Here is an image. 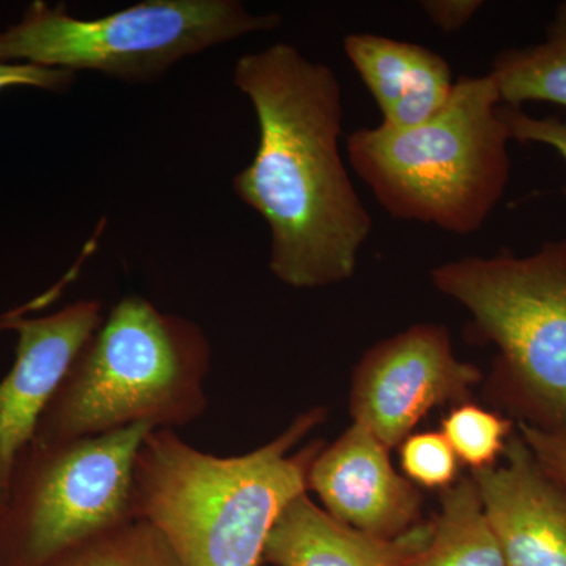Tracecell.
Wrapping results in <instances>:
<instances>
[{
    "label": "cell",
    "mask_w": 566,
    "mask_h": 566,
    "mask_svg": "<svg viewBox=\"0 0 566 566\" xmlns=\"http://www.w3.org/2000/svg\"><path fill=\"white\" fill-rule=\"evenodd\" d=\"M433 521L397 538H379L345 526L308 497L297 495L275 521L264 564L271 566H403L427 545Z\"/></svg>",
    "instance_id": "obj_13"
},
{
    "label": "cell",
    "mask_w": 566,
    "mask_h": 566,
    "mask_svg": "<svg viewBox=\"0 0 566 566\" xmlns=\"http://www.w3.org/2000/svg\"><path fill=\"white\" fill-rule=\"evenodd\" d=\"M502 120L509 129L510 139L520 144H539L554 148L566 163V120L547 115L534 117L523 107L501 106ZM566 196V186L564 189Z\"/></svg>",
    "instance_id": "obj_19"
},
{
    "label": "cell",
    "mask_w": 566,
    "mask_h": 566,
    "mask_svg": "<svg viewBox=\"0 0 566 566\" xmlns=\"http://www.w3.org/2000/svg\"><path fill=\"white\" fill-rule=\"evenodd\" d=\"M210 370L211 345L199 324L137 294L123 297L74 357L32 442L188 427L207 411Z\"/></svg>",
    "instance_id": "obj_3"
},
{
    "label": "cell",
    "mask_w": 566,
    "mask_h": 566,
    "mask_svg": "<svg viewBox=\"0 0 566 566\" xmlns=\"http://www.w3.org/2000/svg\"><path fill=\"white\" fill-rule=\"evenodd\" d=\"M480 381V368L455 356L446 326L417 323L364 354L349 409L354 423L392 450L438 406L465 403Z\"/></svg>",
    "instance_id": "obj_8"
},
{
    "label": "cell",
    "mask_w": 566,
    "mask_h": 566,
    "mask_svg": "<svg viewBox=\"0 0 566 566\" xmlns=\"http://www.w3.org/2000/svg\"><path fill=\"white\" fill-rule=\"evenodd\" d=\"M504 457V465L472 479L506 565L566 566V491L521 436L509 439Z\"/></svg>",
    "instance_id": "obj_11"
},
{
    "label": "cell",
    "mask_w": 566,
    "mask_h": 566,
    "mask_svg": "<svg viewBox=\"0 0 566 566\" xmlns=\"http://www.w3.org/2000/svg\"><path fill=\"white\" fill-rule=\"evenodd\" d=\"M490 74L457 81L444 109L409 129L360 128L346 136L354 172L398 221L476 233L512 177L510 134Z\"/></svg>",
    "instance_id": "obj_4"
},
{
    "label": "cell",
    "mask_w": 566,
    "mask_h": 566,
    "mask_svg": "<svg viewBox=\"0 0 566 566\" xmlns=\"http://www.w3.org/2000/svg\"><path fill=\"white\" fill-rule=\"evenodd\" d=\"M41 566H180L169 543L147 521L133 520L71 547Z\"/></svg>",
    "instance_id": "obj_16"
},
{
    "label": "cell",
    "mask_w": 566,
    "mask_h": 566,
    "mask_svg": "<svg viewBox=\"0 0 566 566\" xmlns=\"http://www.w3.org/2000/svg\"><path fill=\"white\" fill-rule=\"evenodd\" d=\"M344 50L381 109V125L387 128L409 129L431 120L455 88L449 62L420 44L349 33Z\"/></svg>",
    "instance_id": "obj_12"
},
{
    "label": "cell",
    "mask_w": 566,
    "mask_h": 566,
    "mask_svg": "<svg viewBox=\"0 0 566 566\" xmlns=\"http://www.w3.org/2000/svg\"><path fill=\"white\" fill-rule=\"evenodd\" d=\"M103 319L98 300H80L41 318L0 319V329L18 334L17 359L0 381V506L18 457L31 444L52 395Z\"/></svg>",
    "instance_id": "obj_9"
},
{
    "label": "cell",
    "mask_w": 566,
    "mask_h": 566,
    "mask_svg": "<svg viewBox=\"0 0 566 566\" xmlns=\"http://www.w3.org/2000/svg\"><path fill=\"white\" fill-rule=\"evenodd\" d=\"M468 308L476 340L499 348L495 392L534 423L566 430V240L531 255L463 256L430 271Z\"/></svg>",
    "instance_id": "obj_5"
},
{
    "label": "cell",
    "mask_w": 566,
    "mask_h": 566,
    "mask_svg": "<svg viewBox=\"0 0 566 566\" xmlns=\"http://www.w3.org/2000/svg\"><path fill=\"white\" fill-rule=\"evenodd\" d=\"M76 82V73L46 69L33 63L0 62V91L10 87H32L54 93H65Z\"/></svg>",
    "instance_id": "obj_21"
},
{
    "label": "cell",
    "mask_w": 566,
    "mask_h": 566,
    "mask_svg": "<svg viewBox=\"0 0 566 566\" xmlns=\"http://www.w3.org/2000/svg\"><path fill=\"white\" fill-rule=\"evenodd\" d=\"M282 24L238 0H145L99 18L71 17L65 3H31L0 32V62L95 71L128 84L159 80L185 59Z\"/></svg>",
    "instance_id": "obj_6"
},
{
    "label": "cell",
    "mask_w": 566,
    "mask_h": 566,
    "mask_svg": "<svg viewBox=\"0 0 566 566\" xmlns=\"http://www.w3.org/2000/svg\"><path fill=\"white\" fill-rule=\"evenodd\" d=\"M513 422L482 406L461 403L442 420V431L460 463L474 472L494 468L512 438Z\"/></svg>",
    "instance_id": "obj_17"
},
{
    "label": "cell",
    "mask_w": 566,
    "mask_h": 566,
    "mask_svg": "<svg viewBox=\"0 0 566 566\" xmlns=\"http://www.w3.org/2000/svg\"><path fill=\"white\" fill-rule=\"evenodd\" d=\"M326 419L301 412L273 441L240 457H218L175 430L145 436L134 465V520L161 532L180 566H263L286 505L307 493L322 441L294 450Z\"/></svg>",
    "instance_id": "obj_2"
},
{
    "label": "cell",
    "mask_w": 566,
    "mask_h": 566,
    "mask_svg": "<svg viewBox=\"0 0 566 566\" xmlns=\"http://www.w3.org/2000/svg\"><path fill=\"white\" fill-rule=\"evenodd\" d=\"M482 7V0H423L420 2V9L428 21L446 33L463 31Z\"/></svg>",
    "instance_id": "obj_22"
},
{
    "label": "cell",
    "mask_w": 566,
    "mask_h": 566,
    "mask_svg": "<svg viewBox=\"0 0 566 566\" xmlns=\"http://www.w3.org/2000/svg\"><path fill=\"white\" fill-rule=\"evenodd\" d=\"M307 486L334 520L364 534L397 538L420 523L422 494L395 471L389 449L359 423L323 446Z\"/></svg>",
    "instance_id": "obj_10"
},
{
    "label": "cell",
    "mask_w": 566,
    "mask_h": 566,
    "mask_svg": "<svg viewBox=\"0 0 566 566\" xmlns=\"http://www.w3.org/2000/svg\"><path fill=\"white\" fill-rule=\"evenodd\" d=\"M488 74L504 106L546 102L566 107V0L558 3L542 43L501 52Z\"/></svg>",
    "instance_id": "obj_15"
},
{
    "label": "cell",
    "mask_w": 566,
    "mask_h": 566,
    "mask_svg": "<svg viewBox=\"0 0 566 566\" xmlns=\"http://www.w3.org/2000/svg\"><path fill=\"white\" fill-rule=\"evenodd\" d=\"M520 431L543 471L566 491V430H546L523 422Z\"/></svg>",
    "instance_id": "obj_20"
},
{
    "label": "cell",
    "mask_w": 566,
    "mask_h": 566,
    "mask_svg": "<svg viewBox=\"0 0 566 566\" xmlns=\"http://www.w3.org/2000/svg\"><path fill=\"white\" fill-rule=\"evenodd\" d=\"M403 566H509L472 476L442 491L433 534Z\"/></svg>",
    "instance_id": "obj_14"
},
{
    "label": "cell",
    "mask_w": 566,
    "mask_h": 566,
    "mask_svg": "<svg viewBox=\"0 0 566 566\" xmlns=\"http://www.w3.org/2000/svg\"><path fill=\"white\" fill-rule=\"evenodd\" d=\"M233 84L259 122V147L233 188L270 227L271 273L292 289L348 281L374 218L340 151V81L281 41L241 55Z\"/></svg>",
    "instance_id": "obj_1"
},
{
    "label": "cell",
    "mask_w": 566,
    "mask_h": 566,
    "mask_svg": "<svg viewBox=\"0 0 566 566\" xmlns=\"http://www.w3.org/2000/svg\"><path fill=\"white\" fill-rule=\"evenodd\" d=\"M148 427L31 442L0 506V566H41L134 520V465Z\"/></svg>",
    "instance_id": "obj_7"
},
{
    "label": "cell",
    "mask_w": 566,
    "mask_h": 566,
    "mask_svg": "<svg viewBox=\"0 0 566 566\" xmlns=\"http://www.w3.org/2000/svg\"><path fill=\"white\" fill-rule=\"evenodd\" d=\"M398 447L401 469L409 482L442 491L455 485L460 460L441 431L408 436Z\"/></svg>",
    "instance_id": "obj_18"
}]
</instances>
